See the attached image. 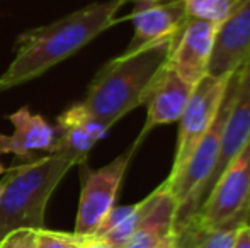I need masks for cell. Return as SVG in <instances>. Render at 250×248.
I'll return each instance as SVG.
<instances>
[{
    "mask_svg": "<svg viewBox=\"0 0 250 248\" xmlns=\"http://www.w3.org/2000/svg\"><path fill=\"white\" fill-rule=\"evenodd\" d=\"M126 2L129 0L90 3L48 26L21 34L12 61L0 75V94L41 76L60 61L73 57L109 27L121 22L118 12Z\"/></svg>",
    "mask_w": 250,
    "mask_h": 248,
    "instance_id": "1",
    "label": "cell"
},
{
    "mask_svg": "<svg viewBox=\"0 0 250 248\" xmlns=\"http://www.w3.org/2000/svg\"><path fill=\"white\" fill-rule=\"evenodd\" d=\"M250 58V0L218 26L208 75L228 78Z\"/></svg>",
    "mask_w": 250,
    "mask_h": 248,
    "instance_id": "9",
    "label": "cell"
},
{
    "mask_svg": "<svg viewBox=\"0 0 250 248\" xmlns=\"http://www.w3.org/2000/svg\"><path fill=\"white\" fill-rule=\"evenodd\" d=\"M138 146V143H133L125 153L116 156L111 163L104 165L102 169H85V175L82 179L75 229L72 233L73 236L82 238V236L94 235L105 221L109 212L116 208L118 192L121 189L125 173Z\"/></svg>",
    "mask_w": 250,
    "mask_h": 248,
    "instance_id": "5",
    "label": "cell"
},
{
    "mask_svg": "<svg viewBox=\"0 0 250 248\" xmlns=\"http://www.w3.org/2000/svg\"><path fill=\"white\" fill-rule=\"evenodd\" d=\"M38 248H79L77 238L72 233L50 231V229H38L36 231Z\"/></svg>",
    "mask_w": 250,
    "mask_h": 248,
    "instance_id": "18",
    "label": "cell"
},
{
    "mask_svg": "<svg viewBox=\"0 0 250 248\" xmlns=\"http://www.w3.org/2000/svg\"><path fill=\"white\" fill-rule=\"evenodd\" d=\"M194 87L196 85L182 80L165 63L164 68L158 72L157 78L153 80V85L146 97V119L135 143L142 145L146 134H150L158 126L177 123L188 106Z\"/></svg>",
    "mask_w": 250,
    "mask_h": 248,
    "instance_id": "10",
    "label": "cell"
},
{
    "mask_svg": "<svg viewBox=\"0 0 250 248\" xmlns=\"http://www.w3.org/2000/svg\"><path fill=\"white\" fill-rule=\"evenodd\" d=\"M168 44L146 48L131 55H119L107 61L87 87L80 104L107 129L146 102L158 72L170 53Z\"/></svg>",
    "mask_w": 250,
    "mask_h": 248,
    "instance_id": "2",
    "label": "cell"
},
{
    "mask_svg": "<svg viewBox=\"0 0 250 248\" xmlns=\"http://www.w3.org/2000/svg\"><path fill=\"white\" fill-rule=\"evenodd\" d=\"M175 221H177V204L168 189L165 187L153 211L123 248H155L165 236L174 233Z\"/></svg>",
    "mask_w": 250,
    "mask_h": 248,
    "instance_id": "13",
    "label": "cell"
},
{
    "mask_svg": "<svg viewBox=\"0 0 250 248\" xmlns=\"http://www.w3.org/2000/svg\"><path fill=\"white\" fill-rule=\"evenodd\" d=\"M63 116L68 117L70 121H73L77 126H80V128H82L96 143L104 138L109 131V129L104 126V123H101L97 117H94L80 102L73 104L72 107H68V109L63 113Z\"/></svg>",
    "mask_w": 250,
    "mask_h": 248,
    "instance_id": "17",
    "label": "cell"
},
{
    "mask_svg": "<svg viewBox=\"0 0 250 248\" xmlns=\"http://www.w3.org/2000/svg\"><path fill=\"white\" fill-rule=\"evenodd\" d=\"M216 31V24L188 19L184 29L172 43L167 65L191 85L208 75Z\"/></svg>",
    "mask_w": 250,
    "mask_h": 248,
    "instance_id": "8",
    "label": "cell"
},
{
    "mask_svg": "<svg viewBox=\"0 0 250 248\" xmlns=\"http://www.w3.org/2000/svg\"><path fill=\"white\" fill-rule=\"evenodd\" d=\"M135 3L126 19L133 22V38L125 55L174 43L188 22L182 0H129Z\"/></svg>",
    "mask_w": 250,
    "mask_h": 248,
    "instance_id": "7",
    "label": "cell"
},
{
    "mask_svg": "<svg viewBox=\"0 0 250 248\" xmlns=\"http://www.w3.org/2000/svg\"><path fill=\"white\" fill-rule=\"evenodd\" d=\"M231 248H250V223H245V225L240 226Z\"/></svg>",
    "mask_w": 250,
    "mask_h": 248,
    "instance_id": "21",
    "label": "cell"
},
{
    "mask_svg": "<svg viewBox=\"0 0 250 248\" xmlns=\"http://www.w3.org/2000/svg\"><path fill=\"white\" fill-rule=\"evenodd\" d=\"M250 219V139L227 165L201 201L198 211L177 229L208 235ZM174 231V233H177Z\"/></svg>",
    "mask_w": 250,
    "mask_h": 248,
    "instance_id": "4",
    "label": "cell"
},
{
    "mask_svg": "<svg viewBox=\"0 0 250 248\" xmlns=\"http://www.w3.org/2000/svg\"><path fill=\"white\" fill-rule=\"evenodd\" d=\"M249 223H250V219H249Z\"/></svg>",
    "mask_w": 250,
    "mask_h": 248,
    "instance_id": "24",
    "label": "cell"
},
{
    "mask_svg": "<svg viewBox=\"0 0 250 248\" xmlns=\"http://www.w3.org/2000/svg\"><path fill=\"white\" fill-rule=\"evenodd\" d=\"M249 0H182L189 19H199L216 24L228 19Z\"/></svg>",
    "mask_w": 250,
    "mask_h": 248,
    "instance_id": "15",
    "label": "cell"
},
{
    "mask_svg": "<svg viewBox=\"0 0 250 248\" xmlns=\"http://www.w3.org/2000/svg\"><path fill=\"white\" fill-rule=\"evenodd\" d=\"M36 231L38 229H16L10 231L0 240V248H38L36 247Z\"/></svg>",
    "mask_w": 250,
    "mask_h": 248,
    "instance_id": "19",
    "label": "cell"
},
{
    "mask_svg": "<svg viewBox=\"0 0 250 248\" xmlns=\"http://www.w3.org/2000/svg\"><path fill=\"white\" fill-rule=\"evenodd\" d=\"M155 248H179L177 247V236H175V233H170V235H167Z\"/></svg>",
    "mask_w": 250,
    "mask_h": 248,
    "instance_id": "22",
    "label": "cell"
},
{
    "mask_svg": "<svg viewBox=\"0 0 250 248\" xmlns=\"http://www.w3.org/2000/svg\"><path fill=\"white\" fill-rule=\"evenodd\" d=\"M165 186L160 184L150 195H146L143 201L136 202L131 206H121V208H114L102 226L94 233V236H101V238L107 240V242L114 243L116 247L123 248L129 242L136 229L142 226V223L148 218V214L153 211L157 206L158 199L164 194ZM92 236V235H90Z\"/></svg>",
    "mask_w": 250,
    "mask_h": 248,
    "instance_id": "12",
    "label": "cell"
},
{
    "mask_svg": "<svg viewBox=\"0 0 250 248\" xmlns=\"http://www.w3.org/2000/svg\"><path fill=\"white\" fill-rule=\"evenodd\" d=\"M73 165L79 162L72 156L50 153L33 163L10 169L2 180L0 240L16 229L44 228L48 201Z\"/></svg>",
    "mask_w": 250,
    "mask_h": 248,
    "instance_id": "3",
    "label": "cell"
},
{
    "mask_svg": "<svg viewBox=\"0 0 250 248\" xmlns=\"http://www.w3.org/2000/svg\"><path fill=\"white\" fill-rule=\"evenodd\" d=\"M7 170H5V167L2 165V163H0V175H2V173H5Z\"/></svg>",
    "mask_w": 250,
    "mask_h": 248,
    "instance_id": "23",
    "label": "cell"
},
{
    "mask_svg": "<svg viewBox=\"0 0 250 248\" xmlns=\"http://www.w3.org/2000/svg\"><path fill=\"white\" fill-rule=\"evenodd\" d=\"M14 126L12 134H0V155L10 153L16 156H29L36 150H48L55 146L56 129L40 114H33L27 107H21L9 116Z\"/></svg>",
    "mask_w": 250,
    "mask_h": 248,
    "instance_id": "11",
    "label": "cell"
},
{
    "mask_svg": "<svg viewBox=\"0 0 250 248\" xmlns=\"http://www.w3.org/2000/svg\"><path fill=\"white\" fill-rule=\"evenodd\" d=\"M245 223H231L221 229H216L208 235L189 231V229H181L175 233L177 236L179 248H231L233 240L237 236V231Z\"/></svg>",
    "mask_w": 250,
    "mask_h": 248,
    "instance_id": "16",
    "label": "cell"
},
{
    "mask_svg": "<svg viewBox=\"0 0 250 248\" xmlns=\"http://www.w3.org/2000/svg\"><path fill=\"white\" fill-rule=\"evenodd\" d=\"M77 238V243H79V248H119L116 247L114 243L107 242V240L101 238V236H75Z\"/></svg>",
    "mask_w": 250,
    "mask_h": 248,
    "instance_id": "20",
    "label": "cell"
},
{
    "mask_svg": "<svg viewBox=\"0 0 250 248\" xmlns=\"http://www.w3.org/2000/svg\"><path fill=\"white\" fill-rule=\"evenodd\" d=\"M231 76L216 78V76L206 75L196 83L194 90L189 97L188 106H186L181 119L177 121V146H175V156L167 179H172L181 172L192 150L198 146V143L204 138V134L209 131L211 124L214 123L225 102Z\"/></svg>",
    "mask_w": 250,
    "mask_h": 248,
    "instance_id": "6",
    "label": "cell"
},
{
    "mask_svg": "<svg viewBox=\"0 0 250 248\" xmlns=\"http://www.w3.org/2000/svg\"><path fill=\"white\" fill-rule=\"evenodd\" d=\"M94 145H96V141L80 126H77L63 114L58 117L56 141L50 153H62V155L72 156L80 165V163H85L87 155H89Z\"/></svg>",
    "mask_w": 250,
    "mask_h": 248,
    "instance_id": "14",
    "label": "cell"
}]
</instances>
